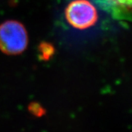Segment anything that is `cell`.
<instances>
[{
    "label": "cell",
    "mask_w": 132,
    "mask_h": 132,
    "mask_svg": "<svg viewBox=\"0 0 132 132\" xmlns=\"http://www.w3.org/2000/svg\"><path fill=\"white\" fill-rule=\"evenodd\" d=\"M30 112L36 117H40L45 113V110L40 104L37 103H32L29 106Z\"/></svg>",
    "instance_id": "obj_5"
},
{
    "label": "cell",
    "mask_w": 132,
    "mask_h": 132,
    "mask_svg": "<svg viewBox=\"0 0 132 132\" xmlns=\"http://www.w3.org/2000/svg\"><path fill=\"white\" fill-rule=\"evenodd\" d=\"M122 13L123 18H127V14H132V0H110Z\"/></svg>",
    "instance_id": "obj_4"
},
{
    "label": "cell",
    "mask_w": 132,
    "mask_h": 132,
    "mask_svg": "<svg viewBox=\"0 0 132 132\" xmlns=\"http://www.w3.org/2000/svg\"><path fill=\"white\" fill-rule=\"evenodd\" d=\"M28 33L24 25L17 20H7L0 24V50L9 55H16L26 50Z\"/></svg>",
    "instance_id": "obj_1"
},
{
    "label": "cell",
    "mask_w": 132,
    "mask_h": 132,
    "mask_svg": "<svg viewBox=\"0 0 132 132\" xmlns=\"http://www.w3.org/2000/svg\"><path fill=\"white\" fill-rule=\"evenodd\" d=\"M65 18L73 28L80 30L94 26L98 20V11L88 0H73L65 9Z\"/></svg>",
    "instance_id": "obj_2"
},
{
    "label": "cell",
    "mask_w": 132,
    "mask_h": 132,
    "mask_svg": "<svg viewBox=\"0 0 132 132\" xmlns=\"http://www.w3.org/2000/svg\"><path fill=\"white\" fill-rule=\"evenodd\" d=\"M38 51H39V57L41 60L48 61L52 57L55 53V48L49 43L42 42L40 43V45L38 46Z\"/></svg>",
    "instance_id": "obj_3"
}]
</instances>
